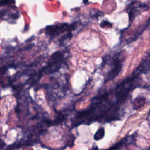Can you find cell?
<instances>
[{
    "instance_id": "5b68a950",
    "label": "cell",
    "mask_w": 150,
    "mask_h": 150,
    "mask_svg": "<svg viewBox=\"0 0 150 150\" xmlns=\"http://www.w3.org/2000/svg\"><path fill=\"white\" fill-rule=\"evenodd\" d=\"M150 71V53L139 65L135 71V74L147 73Z\"/></svg>"
},
{
    "instance_id": "9c48e42d",
    "label": "cell",
    "mask_w": 150,
    "mask_h": 150,
    "mask_svg": "<svg viewBox=\"0 0 150 150\" xmlns=\"http://www.w3.org/2000/svg\"><path fill=\"white\" fill-rule=\"evenodd\" d=\"M105 135V130L103 127L99 128L94 135V139L96 141H99L104 138Z\"/></svg>"
},
{
    "instance_id": "6da1fadb",
    "label": "cell",
    "mask_w": 150,
    "mask_h": 150,
    "mask_svg": "<svg viewBox=\"0 0 150 150\" xmlns=\"http://www.w3.org/2000/svg\"><path fill=\"white\" fill-rule=\"evenodd\" d=\"M135 76L128 77L117 86L115 90V96L118 103L121 104L127 99L135 87Z\"/></svg>"
},
{
    "instance_id": "4fadbf2b",
    "label": "cell",
    "mask_w": 150,
    "mask_h": 150,
    "mask_svg": "<svg viewBox=\"0 0 150 150\" xmlns=\"http://www.w3.org/2000/svg\"><path fill=\"white\" fill-rule=\"evenodd\" d=\"M88 2V0H83V3L84 4H87Z\"/></svg>"
},
{
    "instance_id": "30bf717a",
    "label": "cell",
    "mask_w": 150,
    "mask_h": 150,
    "mask_svg": "<svg viewBox=\"0 0 150 150\" xmlns=\"http://www.w3.org/2000/svg\"><path fill=\"white\" fill-rule=\"evenodd\" d=\"M14 3L15 0H0V6L9 4H13Z\"/></svg>"
},
{
    "instance_id": "3957f363",
    "label": "cell",
    "mask_w": 150,
    "mask_h": 150,
    "mask_svg": "<svg viewBox=\"0 0 150 150\" xmlns=\"http://www.w3.org/2000/svg\"><path fill=\"white\" fill-rule=\"evenodd\" d=\"M64 61V56L59 51L54 52L50 57L47 64L42 69L39 74L42 76L43 74H51L57 71L61 67Z\"/></svg>"
},
{
    "instance_id": "8992f818",
    "label": "cell",
    "mask_w": 150,
    "mask_h": 150,
    "mask_svg": "<svg viewBox=\"0 0 150 150\" xmlns=\"http://www.w3.org/2000/svg\"><path fill=\"white\" fill-rule=\"evenodd\" d=\"M134 139H135L134 136H131L129 137L128 138H125L122 139L121 140H120V141H118V142L115 143V144H114L113 145H112L111 147H110L109 148L107 149H104V150H118L120 149L122 146L130 144L131 142H133Z\"/></svg>"
},
{
    "instance_id": "9a60e30c",
    "label": "cell",
    "mask_w": 150,
    "mask_h": 150,
    "mask_svg": "<svg viewBox=\"0 0 150 150\" xmlns=\"http://www.w3.org/2000/svg\"><path fill=\"white\" fill-rule=\"evenodd\" d=\"M0 99H1V97H0Z\"/></svg>"
},
{
    "instance_id": "7c38bea8",
    "label": "cell",
    "mask_w": 150,
    "mask_h": 150,
    "mask_svg": "<svg viewBox=\"0 0 150 150\" xmlns=\"http://www.w3.org/2000/svg\"><path fill=\"white\" fill-rule=\"evenodd\" d=\"M5 145V142L2 139L0 138V149L2 148Z\"/></svg>"
},
{
    "instance_id": "277c9868",
    "label": "cell",
    "mask_w": 150,
    "mask_h": 150,
    "mask_svg": "<svg viewBox=\"0 0 150 150\" xmlns=\"http://www.w3.org/2000/svg\"><path fill=\"white\" fill-rule=\"evenodd\" d=\"M76 28V23L68 25L66 23L53 25L45 28V33L51 38H54L59 35L66 32H71Z\"/></svg>"
},
{
    "instance_id": "8fae6325",
    "label": "cell",
    "mask_w": 150,
    "mask_h": 150,
    "mask_svg": "<svg viewBox=\"0 0 150 150\" xmlns=\"http://www.w3.org/2000/svg\"><path fill=\"white\" fill-rule=\"evenodd\" d=\"M100 26L101 28H111L112 27V24L108 22L107 21H103L101 22L100 24Z\"/></svg>"
},
{
    "instance_id": "7a4b0ae2",
    "label": "cell",
    "mask_w": 150,
    "mask_h": 150,
    "mask_svg": "<svg viewBox=\"0 0 150 150\" xmlns=\"http://www.w3.org/2000/svg\"><path fill=\"white\" fill-rule=\"evenodd\" d=\"M106 58L110 61L111 67L110 70L105 76V81L107 82L114 79L120 74L123 66L124 57L122 52H118L112 57L109 58L106 57Z\"/></svg>"
},
{
    "instance_id": "52a82bcc",
    "label": "cell",
    "mask_w": 150,
    "mask_h": 150,
    "mask_svg": "<svg viewBox=\"0 0 150 150\" xmlns=\"http://www.w3.org/2000/svg\"><path fill=\"white\" fill-rule=\"evenodd\" d=\"M146 103V99L143 96H139L135 98L133 102L134 110H138L142 108Z\"/></svg>"
},
{
    "instance_id": "ba28073f",
    "label": "cell",
    "mask_w": 150,
    "mask_h": 150,
    "mask_svg": "<svg viewBox=\"0 0 150 150\" xmlns=\"http://www.w3.org/2000/svg\"><path fill=\"white\" fill-rule=\"evenodd\" d=\"M128 10V15H129V21L130 22H131L132 20L134 19V18L138 14V8L137 7L134 6L132 3L129 5Z\"/></svg>"
},
{
    "instance_id": "5bb4252c",
    "label": "cell",
    "mask_w": 150,
    "mask_h": 150,
    "mask_svg": "<svg viewBox=\"0 0 150 150\" xmlns=\"http://www.w3.org/2000/svg\"><path fill=\"white\" fill-rule=\"evenodd\" d=\"M0 115H1V112H0Z\"/></svg>"
}]
</instances>
